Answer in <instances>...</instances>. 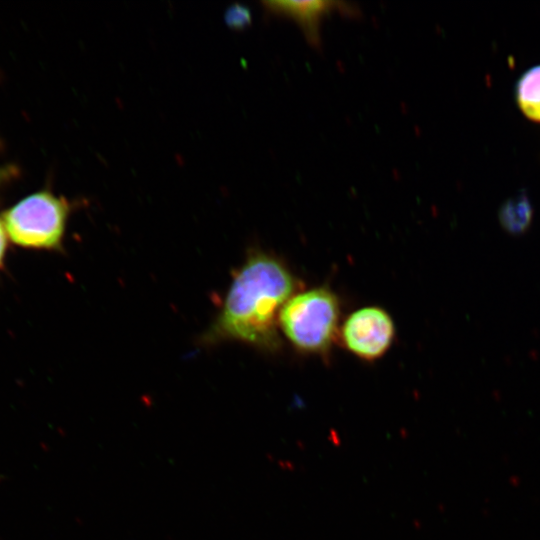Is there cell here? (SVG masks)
Returning a JSON list of instances; mask_svg holds the SVG:
<instances>
[{"label": "cell", "instance_id": "cell-1", "mask_svg": "<svg viewBox=\"0 0 540 540\" xmlns=\"http://www.w3.org/2000/svg\"><path fill=\"white\" fill-rule=\"evenodd\" d=\"M297 286L281 260L261 251L252 252L234 274L220 312L202 342L236 340L264 351L278 350L279 313Z\"/></svg>", "mask_w": 540, "mask_h": 540}, {"label": "cell", "instance_id": "cell-2", "mask_svg": "<svg viewBox=\"0 0 540 540\" xmlns=\"http://www.w3.org/2000/svg\"><path fill=\"white\" fill-rule=\"evenodd\" d=\"M340 303L327 287L295 293L282 307L279 328L300 352L327 353L337 334Z\"/></svg>", "mask_w": 540, "mask_h": 540}, {"label": "cell", "instance_id": "cell-3", "mask_svg": "<svg viewBox=\"0 0 540 540\" xmlns=\"http://www.w3.org/2000/svg\"><path fill=\"white\" fill-rule=\"evenodd\" d=\"M72 208L66 198L42 190L6 210L1 220L7 237L16 245L60 250Z\"/></svg>", "mask_w": 540, "mask_h": 540}, {"label": "cell", "instance_id": "cell-4", "mask_svg": "<svg viewBox=\"0 0 540 540\" xmlns=\"http://www.w3.org/2000/svg\"><path fill=\"white\" fill-rule=\"evenodd\" d=\"M394 337L395 325L391 316L377 306L355 310L341 327V339L346 349L367 361L382 357Z\"/></svg>", "mask_w": 540, "mask_h": 540}, {"label": "cell", "instance_id": "cell-5", "mask_svg": "<svg viewBox=\"0 0 540 540\" xmlns=\"http://www.w3.org/2000/svg\"><path fill=\"white\" fill-rule=\"evenodd\" d=\"M265 9L270 13L286 16L295 20L306 35L308 41L318 46L320 42L319 25L321 18L334 8H342L339 2L332 1H264Z\"/></svg>", "mask_w": 540, "mask_h": 540}, {"label": "cell", "instance_id": "cell-6", "mask_svg": "<svg viewBox=\"0 0 540 540\" xmlns=\"http://www.w3.org/2000/svg\"><path fill=\"white\" fill-rule=\"evenodd\" d=\"M532 217V205L523 193L504 202L498 213L503 229L513 235L523 234L529 228Z\"/></svg>", "mask_w": 540, "mask_h": 540}, {"label": "cell", "instance_id": "cell-7", "mask_svg": "<svg viewBox=\"0 0 540 540\" xmlns=\"http://www.w3.org/2000/svg\"><path fill=\"white\" fill-rule=\"evenodd\" d=\"M516 96L524 114L540 121V65L522 75L517 83Z\"/></svg>", "mask_w": 540, "mask_h": 540}, {"label": "cell", "instance_id": "cell-8", "mask_svg": "<svg viewBox=\"0 0 540 540\" xmlns=\"http://www.w3.org/2000/svg\"><path fill=\"white\" fill-rule=\"evenodd\" d=\"M226 24L234 29H244L251 24L250 10L240 4L229 7L225 13Z\"/></svg>", "mask_w": 540, "mask_h": 540}, {"label": "cell", "instance_id": "cell-9", "mask_svg": "<svg viewBox=\"0 0 540 540\" xmlns=\"http://www.w3.org/2000/svg\"><path fill=\"white\" fill-rule=\"evenodd\" d=\"M6 247H7V234H6L3 222L0 219V265L3 263Z\"/></svg>", "mask_w": 540, "mask_h": 540}, {"label": "cell", "instance_id": "cell-10", "mask_svg": "<svg viewBox=\"0 0 540 540\" xmlns=\"http://www.w3.org/2000/svg\"><path fill=\"white\" fill-rule=\"evenodd\" d=\"M14 170L13 167H0V184L13 176Z\"/></svg>", "mask_w": 540, "mask_h": 540}]
</instances>
